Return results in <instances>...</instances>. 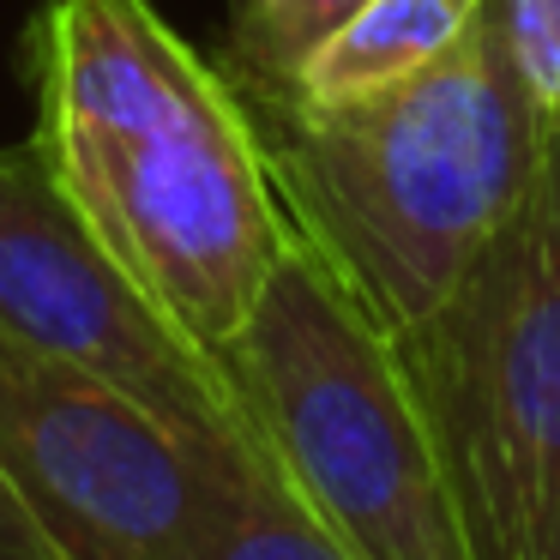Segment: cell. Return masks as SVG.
<instances>
[{
  "instance_id": "6da1fadb",
  "label": "cell",
  "mask_w": 560,
  "mask_h": 560,
  "mask_svg": "<svg viewBox=\"0 0 560 560\" xmlns=\"http://www.w3.org/2000/svg\"><path fill=\"white\" fill-rule=\"evenodd\" d=\"M37 103L55 187L151 307L218 355L290 242L223 61H206L151 0H49Z\"/></svg>"
},
{
  "instance_id": "7a4b0ae2",
  "label": "cell",
  "mask_w": 560,
  "mask_h": 560,
  "mask_svg": "<svg viewBox=\"0 0 560 560\" xmlns=\"http://www.w3.org/2000/svg\"><path fill=\"white\" fill-rule=\"evenodd\" d=\"M259 133L271 194L380 331L422 319L518 211L555 121L530 97L500 0L416 79L314 103L271 73L223 67Z\"/></svg>"
},
{
  "instance_id": "3957f363",
  "label": "cell",
  "mask_w": 560,
  "mask_h": 560,
  "mask_svg": "<svg viewBox=\"0 0 560 560\" xmlns=\"http://www.w3.org/2000/svg\"><path fill=\"white\" fill-rule=\"evenodd\" d=\"M218 368L283 488L355 560H470L392 331L295 230Z\"/></svg>"
},
{
  "instance_id": "277c9868",
  "label": "cell",
  "mask_w": 560,
  "mask_h": 560,
  "mask_svg": "<svg viewBox=\"0 0 560 560\" xmlns=\"http://www.w3.org/2000/svg\"><path fill=\"white\" fill-rule=\"evenodd\" d=\"M470 560L560 542V127L458 283L392 331Z\"/></svg>"
},
{
  "instance_id": "5b68a950",
  "label": "cell",
  "mask_w": 560,
  "mask_h": 560,
  "mask_svg": "<svg viewBox=\"0 0 560 560\" xmlns=\"http://www.w3.org/2000/svg\"><path fill=\"white\" fill-rule=\"evenodd\" d=\"M0 338L103 380L206 464L271 470L218 355L187 343L115 266L37 145L0 151Z\"/></svg>"
},
{
  "instance_id": "8992f818",
  "label": "cell",
  "mask_w": 560,
  "mask_h": 560,
  "mask_svg": "<svg viewBox=\"0 0 560 560\" xmlns=\"http://www.w3.org/2000/svg\"><path fill=\"white\" fill-rule=\"evenodd\" d=\"M0 470L61 560H199L211 470L103 380L0 338Z\"/></svg>"
},
{
  "instance_id": "52a82bcc",
  "label": "cell",
  "mask_w": 560,
  "mask_h": 560,
  "mask_svg": "<svg viewBox=\"0 0 560 560\" xmlns=\"http://www.w3.org/2000/svg\"><path fill=\"white\" fill-rule=\"evenodd\" d=\"M464 25H470V0H362L331 37H319L302 55L295 73L271 79H290L314 103L368 97V91L404 85L428 61H440L464 37Z\"/></svg>"
},
{
  "instance_id": "ba28073f",
  "label": "cell",
  "mask_w": 560,
  "mask_h": 560,
  "mask_svg": "<svg viewBox=\"0 0 560 560\" xmlns=\"http://www.w3.org/2000/svg\"><path fill=\"white\" fill-rule=\"evenodd\" d=\"M199 560H355L271 470L223 464L206 488Z\"/></svg>"
},
{
  "instance_id": "9c48e42d",
  "label": "cell",
  "mask_w": 560,
  "mask_h": 560,
  "mask_svg": "<svg viewBox=\"0 0 560 560\" xmlns=\"http://www.w3.org/2000/svg\"><path fill=\"white\" fill-rule=\"evenodd\" d=\"M362 0H235V25H230V49L223 67H247V73H295L302 55L319 37L343 25Z\"/></svg>"
},
{
  "instance_id": "30bf717a",
  "label": "cell",
  "mask_w": 560,
  "mask_h": 560,
  "mask_svg": "<svg viewBox=\"0 0 560 560\" xmlns=\"http://www.w3.org/2000/svg\"><path fill=\"white\" fill-rule=\"evenodd\" d=\"M500 19L530 97L560 127V0H500Z\"/></svg>"
},
{
  "instance_id": "8fae6325",
  "label": "cell",
  "mask_w": 560,
  "mask_h": 560,
  "mask_svg": "<svg viewBox=\"0 0 560 560\" xmlns=\"http://www.w3.org/2000/svg\"><path fill=\"white\" fill-rule=\"evenodd\" d=\"M0 560H61V548L49 542V530L37 524L7 470H0Z\"/></svg>"
},
{
  "instance_id": "7c38bea8",
  "label": "cell",
  "mask_w": 560,
  "mask_h": 560,
  "mask_svg": "<svg viewBox=\"0 0 560 560\" xmlns=\"http://www.w3.org/2000/svg\"><path fill=\"white\" fill-rule=\"evenodd\" d=\"M555 560H560V542H555Z\"/></svg>"
},
{
  "instance_id": "4fadbf2b",
  "label": "cell",
  "mask_w": 560,
  "mask_h": 560,
  "mask_svg": "<svg viewBox=\"0 0 560 560\" xmlns=\"http://www.w3.org/2000/svg\"><path fill=\"white\" fill-rule=\"evenodd\" d=\"M242 7H254V0H242Z\"/></svg>"
}]
</instances>
